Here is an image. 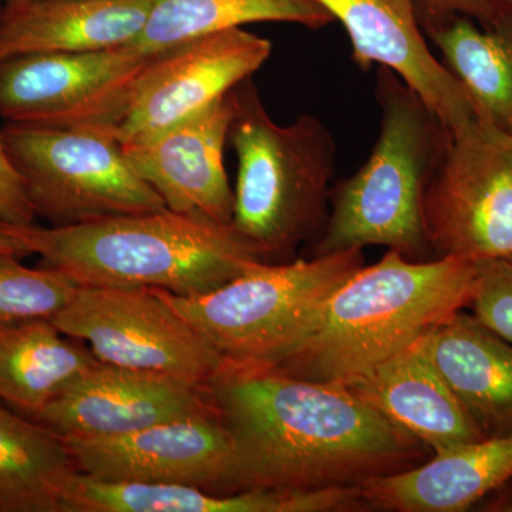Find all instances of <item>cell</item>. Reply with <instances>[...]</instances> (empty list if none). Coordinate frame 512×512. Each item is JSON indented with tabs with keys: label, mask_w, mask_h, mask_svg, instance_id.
<instances>
[{
	"label": "cell",
	"mask_w": 512,
	"mask_h": 512,
	"mask_svg": "<svg viewBox=\"0 0 512 512\" xmlns=\"http://www.w3.org/2000/svg\"><path fill=\"white\" fill-rule=\"evenodd\" d=\"M512 477V436L433 454L426 463L360 484L366 507L396 512L470 510Z\"/></svg>",
	"instance_id": "obj_19"
},
{
	"label": "cell",
	"mask_w": 512,
	"mask_h": 512,
	"mask_svg": "<svg viewBox=\"0 0 512 512\" xmlns=\"http://www.w3.org/2000/svg\"><path fill=\"white\" fill-rule=\"evenodd\" d=\"M348 32L353 62L393 70L454 133L477 111L463 84L431 53L416 0H319Z\"/></svg>",
	"instance_id": "obj_15"
},
{
	"label": "cell",
	"mask_w": 512,
	"mask_h": 512,
	"mask_svg": "<svg viewBox=\"0 0 512 512\" xmlns=\"http://www.w3.org/2000/svg\"><path fill=\"white\" fill-rule=\"evenodd\" d=\"M52 322L109 365L207 387L224 367L210 340L154 289L79 286Z\"/></svg>",
	"instance_id": "obj_9"
},
{
	"label": "cell",
	"mask_w": 512,
	"mask_h": 512,
	"mask_svg": "<svg viewBox=\"0 0 512 512\" xmlns=\"http://www.w3.org/2000/svg\"><path fill=\"white\" fill-rule=\"evenodd\" d=\"M480 262L412 261L389 249L326 299L311 326L268 367L309 382L348 384L470 308Z\"/></svg>",
	"instance_id": "obj_2"
},
{
	"label": "cell",
	"mask_w": 512,
	"mask_h": 512,
	"mask_svg": "<svg viewBox=\"0 0 512 512\" xmlns=\"http://www.w3.org/2000/svg\"><path fill=\"white\" fill-rule=\"evenodd\" d=\"M19 259L0 252V326L52 319L69 305L80 286L59 269H33Z\"/></svg>",
	"instance_id": "obj_25"
},
{
	"label": "cell",
	"mask_w": 512,
	"mask_h": 512,
	"mask_svg": "<svg viewBox=\"0 0 512 512\" xmlns=\"http://www.w3.org/2000/svg\"><path fill=\"white\" fill-rule=\"evenodd\" d=\"M416 8L423 29L453 16L474 20L483 28L512 19V0H416Z\"/></svg>",
	"instance_id": "obj_27"
},
{
	"label": "cell",
	"mask_w": 512,
	"mask_h": 512,
	"mask_svg": "<svg viewBox=\"0 0 512 512\" xmlns=\"http://www.w3.org/2000/svg\"><path fill=\"white\" fill-rule=\"evenodd\" d=\"M77 471L107 483L184 484L218 494L232 446L218 413L120 436L63 439Z\"/></svg>",
	"instance_id": "obj_13"
},
{
	"label": "cell",
	"mask_w": 512,
	"mask_h": 512,
	"mask_svg": "<svg viewBox=\"0 0 512 512\" xmlns=\"http://www.w3.org/2000/svg\"><path fill=\"white\" fill-rule=\"evenodd\" d=\"M205 389L232 446L218 494L355 487L426 457L421 441L342 384L224 366Z\"/></svg>",
	"instance_id": "obj_1"
},
{
	"label": "cell",
	"mask_w": 512,
	"mask_h": 512,
	"mask_svg": "<svg viewBox=\"0 0 512 512\" xmlns=\"http://www.w3.org/2000/svg\"><path fill=\"white\" fill-rule=\"evenodd\" d=\"M424 30L463 84L478 116L512 134V19L483 28L453 16Z\"/></svg>",
	"instance_id": "obj_24"
},
{
	"label": "cell",
	"mask_w": 512,
	"mask_h": 512,
	"mask_svg": "<svg viewBox=\"0 0 512 512\" xmlns=\"http://www.w3.org/2000/svg\"><path fill=\"white\" fill-rule=\"evenodd\" d=\"M231 99L238 173L229 227L264 264L291 262L328 222L335 138L312 114L276 123L251 77L231 90Z\"/></svg>",
	"instance_id": "obj_4"
},
{
	"label": "cell",
	"mask_w": 512,
	"mask_h": 512,
	"mask_svg": "<svg viewBox=\"0 0 512 512\" xmlns=\"http://www.w3.org/2000/svg\"><path fill=\"white\" fill-rule=\"evenodd\" d=\"M473 315L512 345V266L505 259L480 262Z\"/></svg>",
	"instance_id": "obj_26"
},
{
	"label": "cell",
	"mask_w": 512,
	"mask_h": 512,
	"mask_svg": "<svg viewBox=\"0 0 512 512\" xmlns=\"http://www.w3.org/2000/svg\"><path fill=\"white\" fill-rule=\"evenodd\" d=\"M424 348L484 439L512 436V345L461 311L423 336Z\"/></svg>",
	"instance_id": "obj_20"
},
{
	"label": "cell",
	"mask_w": 512,
	"mask_h": 512,
	"mask_svg": "<svg viewBox=\"0 0 512 512\" xmlns=\"http://www.w3.org/2000/svg\"><path fill=\"white\" fill-rule=\"evenodd\" d=\"M0 224L82 286L198 296L264 264L229 225L168 208L72 227Z\"/></svg>",
	"instance_id": "obj_3"
},
{
	"label": "cell",
	"mask_w": 512,
	"mask_h": 512,
	"mask_svg": "<svg viewBox=\"0 0 512 512\" xmlns=\"http://www.w3.org/2000/svg\"><path fill=\"white\" fill-rule=\"evenodd\" d=\"M342 386L433 454L484 439L431 362L423 336Z\"/></svg>",
	"instance_id": "obj_16"
},
{
	"label": "cell",
	"mask_w": 512,
	"mask_h": 512,
	"mask_svg": "<svg viewBox=\"0 0 512 512\" xmlns=\"http://www.w3.org/2000/svg\"><path fill=\"white\" fill-rule=\"evenodd\" d=\"M255 22L322 29L335 22L319 0H154L133 49L154 56L188 40Z\"/></svg>",
	"instance_id": "obj_23"
},
{
	"label": "cell",
	"mask_w": 512,
	"mask_h": 512,
	"mask_svg": "<svg viewBox=\"0 0 512 512\" xmlns=\"http://www.w3.org/2000/svg\"><path fill=\"white\" fill-rule=\"evenodd\" d=\"M154 0H13L0 5V60L130 45Z\"/></svg>",
	"instance_id": "obj_18"
},
{
	"label": "cell",
	"mask_w": 512,
	"mask_h": 512,
	"mask_svg": "<svg viewBox=\"0 0 512 512\" xmlns=\"http://www.w3.org/2000/svg\"><path fill=\"white\" fill-rule=\"evenodd\" d=\"M150 57L126 45L0 60V117L12 124L114 136L134 80Z\"/></svg>",
	"instance_id": "obj_10"
},
{
	"label": "cell",
	"mask_w": 512,
	"mask_h": 512,
	"mask_svg": "<svg viewBox=\"0 0 512 512\" xmlns=\"http://www.w3.org/2000/svg\"><path fill=\"white\" fill-rule=\"evenodd\" d=\"M0 136L36 217L52 227L167 208L107 131L8 123Z\"/></svg>",
	"instance_id": "obj_7"
},
{
	"label": "cell",
	"mask_w": 512,
	"mask_h": 512,
	"mask_svg": "<svg viewBox=\"0 0 512 512\" xmlns=\"http://www.w3.org/2000/svg\"><path fill=\"white\" fill-rule=\"evenodd\" d=\"M25 181L6 153L0 136V221L12 225L35 224Z\"/></svg>",
	"instance_id": "obj_28"
},
{
	"label": "cell",
	"mask_w": 512,
	"mask_h": 512,
	"mask_svg": "<svg viewBox=\"0 0 512 512\" xmlns=\"http://www.w3.org/2000/svg\"><path fill=\"white\" fill-rule=\"evenodd\" d=\"M52 319L0 326V400L35 417L97 362Z\"/></svg>",
	"instance_id": "obj_21"
},
{
	"label": "cell",
	"mask_w": 512,
	"mask_h": 512,
	"mask_svg": "<svg viewBox=\"0 0 512 512\" xmlns=\"http://www.w3.org/2000/svg\"><path fill=\"white\" fill-rule=\"evenodd\" d=\"M271 53L269 40L234 28L151 56L134 80L126 113L114 136L124 143L204 109L252 77Z\"/></svg>",
	"instance_id": "obj_11"
},
{
	"label": "cell",
	"mask_w": 512,
	"mask_h": 512,
	"mask_svg": "<svg viewBox=\"0 0 512 512\" xmlns=\"http://www.w3.org/2000/svg\"><path fill=\"white\" fill-rule=\"evenodd\" d=\"M478 504L483 505V511L512 512V477Z\"/></svg>",
	"instance_id": "obj_29"
},
{
	"label": "cell",
	"mask_w": 512,
	"mask_h": 512,
	"mask_svg": "<svg viewBox=\"0 0 512 512\" xmlns=\"http://www.w3.org/2000/svg\"><path fill=\"white\" fill-rule=\"evenodd\" d=\"M433 258L512 256V134L477 116L450 134L423 198Z\"/></svg>",
	"instance_id": "obj_8"
},
{
	"label": "cell",
	"mask_w": 512,
	"mask_h": 512,
	"mask_svg": "<svg viewBox=\"0 0 512 512\" xmlns=\"http://www.w3.org/2000/svg\"><path fill=\"white\" fill-rule=\"evenodd\" d=\"M365 265L363 249L259 264L215 291L158 295L220 353L224 366L268 367L302 338L326 299Z\"/></svg>",
	"instance_id": "obj_6"
},
{
	"label": "cell",
	"mask_w": 512,
	"mask_h": 512,
	"mask_svg": "<svg viewBox=\"0 0 512 512\" xmlns=\"http://www.w3.org/2000/svg\"><path fill=\"white\" fill-rule=\"evenodd\" d=\"M211 413L204 387L97 360L33 420L62 439H93Z\"/></svg>",
	"instance_id": "obj_12"
},
{
	"label": "cell",
	"mask_w": 512,
	"mask_h": 512,
	"mask_svg": "<svg viewBox=\"0 0 512 512\" xmlns=\"http://www.w3.org/2000/svg\"><path fill=\"white\" fill-rule=\"evenodd\" d=\"M362 508L359 487L215 494L184 484L107 483L77 473L63 512H342Z\"/></svg>",
	"instance_id": "obj_17"
},
{
	"label": "cell",
	"mask_w": 512,
	"mask_h": 512,
	"mask_svg": "<svg viewBox=\"0 0 512 512\" xmlns=\"http://www.w3.org/2000/svg\"><path fill=\"white\" fill-rule=\"evenodd\" d=\"M2 2H13V0H2Z\"/></svg>",
	"instance_id": "obj_32"
},
{
	"label": "cell",
	"mask_w": 512,
	"mask_h": 512,
	"mask_svg": "<svg viewBox=\"0 0 512 512\" xmlns=\"http://www.w3.org/2000/svg\"><path fill=\"white\" fill-rule=\"evenodd\" d=\"M0 252L19 256V258L30 255L28 249L23 247L18 239L13 238L12 235L2 227V224H0Z\"/></svg>",
	"instance_id": "obj_30"
},
{
	"label": "cell",
	"mask_w": 512,
	"mask_h": 512,
	"mask_svg": "<svg viewBox=\"0 0 512 512\" xmlns=\"http://www.w3.org/2000/svg\"><path fill=\"white\" fill-rule=\"evenodd\" d=\"M77 473L62 437L0 404V512H63Z\"/></svg>",
	"instance_id": "obj_22"
},
{
	"label": "cell",
	"mask_w": 512,
	"mask_h": 512,
	"mask_svg": "<svg viewBox=\"0 0 512 512\" xmlns=\"http://www.w3.org/2000/svg\"><path fill=\"white\" fill-rule=\"evenodd\" d=\"M375 93L382 110L379 137L366 163L332 188L315 256L377 245L427 261L433 255L424 232V191L450 133L393 70L379 66Z\"/></svg>",
	"instance_id": "obj_5"
},
{
	"label": "cell",
	"mask_w": 512,
	"mask_h": 512,
	"mask_svg": "<svg viewBox=\"0 0 512 512\" xmlns=\"http://www.w3.org/2000/svg\"><path fill=\"white\" fill-rule=\"evenodd\" d=\"M234 120L231 92L156 133L121 144L133 170L180 214H201L229 225L234 188L224 165Z\"/></svg>",
	"instance_id": "obj_14"
},
{
	"label": "cell",
	"mask_w": 512,
	"mask_h": 512,
	"mask_svg": "<svg viewBox=\"0 0 512 512\" xmlns=\"http://www.w3.org/2000/svg\"><path fill=\"white\" fill-rule=\"evenodd\" d=\"M508 262H510V265L512 266V256L510 259H507Z\"/></svg>",
	"instance_id": "obj_31"
}]
</instances>
